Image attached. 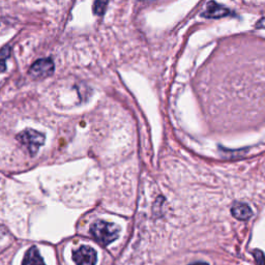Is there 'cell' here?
Returning <instances> with one entry per match:
<instances>
[{
  "label": "cell",
  "mask_w": 265,
  "mask_h": 265,
  "mask_svg": "<svg viewBox=\"0 0 265 265\" xmlns=\"http://www.w3.org/2000/svg\"><path fill=\"white\" fill-rule=\"evenodd\" d=\"M120 228L106 221L94 222L90 227L91 235L103 246H108L119 236Z\"/></svg>",
  "instance_id": "cell-1"
},
{
  "label": "cell",
  "mask_w": 265,
  "mask_h": 265,
  "mask_svg": "<svg viewBox=\"0 0 265 265\" xmlns=\"http://www.w3.org/2000/svg\"><path fill=\"white\" fill-rule=\"evenodd\" d=\"M16 139L24 145L31 155H35L40 146L45 143V136L35 130H25L17 135Z\"/></svg>",
  "instance_id": "cell-2"
},
{
  "label": "cell",
  "mask_w": 265,
  "mask_h": 265,
  "mask_svg": "<svg viewBox=\"0 0 265 265\" xmlns=\"http://www.w3.org/2000/svg\"><path fill=\"white\" fill-rule=\"evenodd\" d=\"M54 72V63L50 58L37 60L29 69L30 76L37 79H44L51 76Z\"/></svg>",
  "instance_id": "cell-3"
},
{
  "label": "cell",
  "mask_w": 265,
  "mask_h": 265,
  "mask_svg": "<svg viewBox=\"0 0 265 265\" xmlns=\"http://www.w3.org/2000/svg\"><path fill=\"white\" fill-rule=\"evenodd\" d=\"M73 259L77 265H95L98 262V254L91 247L83 246L74 251Z\"/></svg>",
  "instance_id": "cell-4"
},
{
  "label": "cell",
  "mask_w": 265,
  "mask_h": 265,
  "mask_svg": "<svg viewBox=\"0 0 265 265\" xmlns=\"http://www.w3.org/2000/svg\"><path fill=\"white\" fill-rule=\"evenodd\" d=\"M228 15H230V10L227 7L214 1H211L207 4L206 9L202 14V16L207 19H219L226 17Z\"/></svg>",
  "instance_id": "cell-5"
},
{
  "label": "cell",
  "mask_w": 265,
  "mask_h": 265,
  "mask_svg": "<svg viewBox=\"0 0 265 265\" xmlns=\"http://www.w3.org/2000/svg\"><path fill=\"white\" fill-rule=\"evenodd\" d=\"M231 214L239 221H247L252 217L253 211L246 203H235L231 208Z\"/></svg>",
  "instance_id": "cell-6"
},
{
  "label": "cell",
  "mask_w": 265,
  "mask_h": 265,
  "mask_svg": "<svg viewBox=\"0 0 265 265\" xmlns=\"http://www.w3.org/2000/svg\"><path fill=\"white\" fill-rule=\"evenodd\" d=\"M22 265H46L37 247H31L25 254Z\"/></svg>",
  "instance_id": "cell-7"
},
{
  "label": "cell",
  "mask_w": 265,
  "mask_h": 265,
  "mask_svg": "<svg viewBox=\"0 0 265 265\" xmlns=\"http://www.w3.org/2000/svg\"><path fill=\"white\" fill-rule=\"evenodd\" d=\"M10 55V47L5 46L0 49V71L3 72L6 69V60Z\"/></svg>",
  "instance_id": "cell-8"
},
{
  "label": "cell",
  "mask_w": 265,
  "mask_h": 265,
  "mask_svg": "<svg viewBox=\"0 0 265 265\" xmlns=\"http://www.w3.org/2000/svg\"><path fill=\"white\" fill-rule=\"evenodd\" d=\"M109 0H95L93 5V12L95 15L102 16L106 12Z\"/></svg>",
  "instance_id": "cell-9"
},
{
  "label": "cell",
  "mask_w": 265,
  "mask_h": 265,
  "mask_svg": "<svg viewBox=\"0 0 265 265\" xmlns=\"http://www.w3.org/2000/svg\"><path fill=\"white\" fill-rule=\"evenodd\" d=\"M189 265H208L206 262H195V263H192Z\"/></svg>",
  "instance_id": "cell-10"
}]
</instances>
